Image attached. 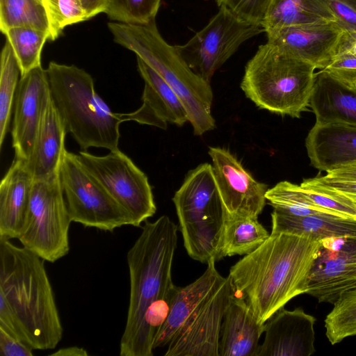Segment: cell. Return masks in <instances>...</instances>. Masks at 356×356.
Here are the masks:
<instances>
[{"label": "cell", "mask_w": 356, "mask_h": 356, "mask_svg": "<svg viewBox=\"0 0 356 356\" xmlns=\"http://www.w3.org/2000/svg\"><path fill=\"white\" fill-rule=\"evenodd\" d=\"M350 197V198L353 200V202H355V204H356V197Z\"/></svg>", "instance_id": "43"}, {"label": "cell", "mask_w": 356, "mask_h": 356, "mask_svg": "<svg viewBox=\"0 0 356 356\" xmlns=\"http://www.w3.org/2000/svg\"><path fill=\"white\" fill-rule=\"evenodd\" d=\"M3 34L12 46L21 76L41 66L42 47L47 40H50L48 31L29 26H15L8 29Z\"/></svg>", "instance_id": "28"}, {"label": "cell", "mask_w": 356, "mask_h": 356, "mask_svg": "<svg viewBox=\"0 0 356 356\" xmlns=\"http://www.w3.org/2000/svg\"><path fill=\"white\" fill-rule=\"evenodd\" d=\"M0 147L8 131L15 98L19 84L20 68L12 46L6 40L0 63Z\"/></svg>", "instance_id": "29"}, {"label": "cell", "mask_w": 356, "mask_h": 356, "mask_svg": "<svg viewBox=\"0 0 356 356\" xmlns=\"http://www.w3.org/2000/svg\"><path fill=\"white\" fill-rule=\"evenodd\" d=\"M178 226L162 216L145 221L142 232L127 254L130 279L127 316L120 343V355L130 356L147 309L177 291L172 266Z\"/></svg>", "instance_id": "3"}, {"label": "cell", "mask_w": 356, "mask_h": 356, "mask_svg": "<svg viewBox=\"0 0 356 356\" xmlns=\"http://www.w3.org/2000/svg\"><path fill=\"white\" fill-rule=\"evenodd\" d=\"M161 0H109L105 13L120 23L145 24L155 20Z\"/></svg>", "instance_id": "32"}, {"label": "cell", "mask_w": 356, "mask_h": 356, "mask_svg": "<svg viewBox=\"0 0 356 356\" xmlns=\"http://www.w3.org/2000/svg\"><path fill=\"white\" fill-rule=\"evenodd\" d=\"M50 355L55 356H86L88 353L85 349L78 346H72L59 349Z\"/></svg>", "instance_id": "42"}, {"label": "cell", "mask_w": 356, "mask_h": 356, "mask_svg": "<svg viewBox=\"0 0 356 356\" xmlns=\"http://www.w3.org/2000/svg\"><path fill=\"white\" fill-rule=\"evenodd\" d=\"M64 124L52 102L43 114L31 152L24 164L33 179L47 178L59 171L67 150Z\"/></svg>", "instance_id": "24"}, {"label": "cell", "mask_w": 356, "mask_h": 356, "mask_svg": "<svg viewBox=\"0 0 356 356\" xmlns=\"http://www.w3.org/2000/svg\"><path fill=\"white\" fill-rule=\"evenodd\" d=\"M33 181L23 161L15 159L0 184V240L19 238Z\"/></svg>", "instance_id": "23"}, {"label": "cell", "mask_w": 356, "mask_h": 356, "mask_svg": "<svg viewBox=\"0 0 356 356\" xmlns=\"http://www.w3.org/2000/svg\"><path fill=\"white\" fill-rule=\"evenodd\" d=\"M356 287V237L320 241L308 279L307 294L320 302L333 304Z\"/></svg>", "instance_id": "13"}, {"label": "cell", "mask_w": 356, "mask_h": 356, "mask_svg": "<svg viewBox=\"0 0 356 356\" xmlns=\"http://www.w3.org/2000/svg\"><path fill=\"white\" fill-rule=\"evenodd\" d=\"M263 32L261 26L220 6L205 26L186 43L175 47L193 72L210 83L214 73L245 41Z\"/></svg>", "instance_id": "10"}, {"label": "cell", "mask_w": 356, "mask_h": 356, "mask_svg": "<svg viewBox=\"0 0 356 356\" xmlns=\"http://www.w3.org/2000/svg\"><path fill=\"white\" fill-rule=\"evenodd\" d=\"M265 33L267 42L316 69L323 70L338 54L346 31L333 22L289 26Z\"/></svg>", "instance_id": "16"}, {"label": "cell", "mask_w": 356, "mask_h": 356, "mask_svg": "<svg viewBox=\"0 0 356 356\" xmlns=\"http://www.w3.org/2000/svg\"><path fill=\"white\" fill-rule=\"evenodd\" d=\"M44 261L0 240V327L33 350L55 348L63 332Z\"/></svg>", "instance_id": "1"}, {"label": "cell", "mask_w": 356, "mask_h": 356, "mask_svg": "<svg viewBox=\"0 0 356 356\" xmlns=\"http://www.w3.org/2000/svg\"><path fill=\"white\" fill-rule=\"evenodd\" d=\"M320 241L286 233H270L255 250L229 270L235 295L244 299L265 323L292 298L307 293L309 273Z\"/></svg>", "instance_id": "2"}, {"label": "cell", "mask_w": 356, "mask_h": 356, "mask_svg": "<svg viewBox=\"0 0 356 356\" xmlns=\"http://www.w3.org/2000/svg\"><path fill=\"white\" fill-rule=\"evenodd\" d=\"M51 100L46 70L39 66L21 76L14 102L11 131L15 159L25 161L29 156Z\"/></svg>", "instance_id": "15"}, {"label": "cell", "mask_w": 356, "mask_h": 356, "mask_svg": "<svg viewBox=\"0 0 356 356\" xmlns=\"http://www.w3.org/2000/svg\"><path fill=\"white\" fill-rule=\"evenodd\" d=\"M305 147L311 165L320 171L356 164V126L314 124Z\"/></svg>", "instance_id": "19"}, {"label": "cell", "mask_w": 356, "mask_h": 356, "mask_svg": "<svg viewBox=\"0 0 356 356\" xmlns=\"http://www.w3.org/2000/svg\"><path fill=\"white\" fill-rule=\"evenodd\" d=\"M309 106L315 115V124L356 126V90L324 70L315 73Z\"/></svg>", "instance_id": "22"}, {"label": "cell", "mask_w": 356, "mask_h": 356, "mask_svg": "<svg viewBox=\"0 0 356 356\" xmlns=\"http://www.w3.org/2000/svg\"><path fill=\"white\" fill-rule=\"evenodd\" d=\"M51 100L81 151L91 147L118 149L120 113L97 94L90 74L75 65L50 62L46 69Z\"/></svg>", "instance_id": "5"}, {"label": "cell", "mask_w": 356, "mask_h": 356, "mask_svg": "<svg viewBox=\"0 0 356 356\" xmlns=\"http://www.w3.org/2000/svg\"><path fill=\"white\" fill-rule=\"evenodd\" d=\"M323 70L346 86L356 90V56L348 52L339 53Z\"/></svg>", "instance_id": "35"}, {"label": "cell", "mask_w": 356, "mask_h": 356, "mask_svg": "<svg viewBox=\"0 0 356 356\" xmlns=\"http://www.w3.org/2000/svg\"><path fill=\"white\" fill-rule=\"evenodd\" d=\"M79 2L86 19L105 13L109 4V0H79Z\"/></svg>", "instance_id": "39"}, {"label": "cell", "mask_w": 356, "mask_h": 356, "mask_svg": "<svg viewBox=\"0 0 356 356\" xmlns=\"http://www.w3.org/2000/svg\"><path fill=\"white\" fill-rule=\"evenodd\" d=\"M315 70L266 42L247 63L241 88L259 108L298 118L309 105Z\"/></svg>", "instance_id": "6"}, {"label": "cell", "mask_w": 356, "mask_h": 356, "mask_svg": "<svg viewBox=\"0 0 356 356\" xmlns=\"http://www.w3.org/2000/svg\"><path fill=\"white\" fill-rule=\"evenodd\" d=\"M271 233H286L322 241L330 238L356 237V218L328 213L293 216L271 213Z\"/></svg>", "instance_id": "25"}, {"label": "cell", "mask_w": 356, "mask_h": 356, "mask_svg": "<svg viewBox=\"0 0 356 356\" xmlns=\"http://www.w3.org/2000/svg\"><path fill=\"white\" fill-rule=\"evenodd\" d=\"M59 177L72 222L105 232L134 226L130 214L86 170L77 154L65 151Z\"/></svg>", "instance_id": "9"}, {"label": "cell", "mask_w": 356, "mask_h": 356, "mask_svg": "<svg viewBox=\"0 0 356 356\" xmlns=\"http://www.w3.org/2000/svg\"><path fill=\"white\" fill-rule=\"evenodd\" d=\"M337 23L347 32L356 33V0H324Z\"/></svg>", "instance_id": "36"}, {"label": "cell", "mask_w": 356, "mask_h": 356, "mask_svg": "<svg viewBox=\"0 0 356 356\" xmlns=\"http://www.w3.org/2000/svg\"><path fill=\"white\" fill-rule=\"evenodd\" d=\"M305 183L332 190L348 197H356V181H340L325 178L324 176L305 179Z\"/></svg>", "instance_id": "38"}, {"label": "cell", "mask_w": 356, "mask_h": 356, "mask_svg": "<svg viewBox=\"0 0 356 356\" xmlns=\"http://www.w3.org/2000/svg\"><path fill=\"white\" fill-rule=\"evenodd\" d=\"M316 318L302 308L284 307L265 323V337L257 356H310L315 351Z\"/></svg>", "instance_id": "17"}, {"label": "cell", "mask_w": 356, "mask_h": 356, "mask_svg": "<svg viewBox=\"0 0 356 356\" xmlns=\"http://www.w3.org/2000/svg\"><path fill=\"white\" fill-rule=\"evenodd\" d=\"M172 201L188 256L203 264L222 259L219 244L225 210L212 165L202 163L191 170Z\"/></svg>", "instance_id": "7"}, {"label": "cell", "mask_w": 356, "mask_h": 356, "mask_svg": "<svg viewBox=\"0 0 356 356\" xmlns=\"http://www.w3.org/2000/svg\"><path fill=\"white\" fill-rule=\"evenodd\" d=\"M72 220L63 196L59 171L33 179L24 224L18 238L22 247L54 263L70 251Z\"/></svg>", "instance_id": "8"}, {"label": "cell", "mask_w": 356, "mask_h": 356, "mask_svg": "<svg viewBox=\"0 0 356 356\" xmlns=\"http://www.w3.org/2000/svg\"><path fill=\"white\" fill-rule=\"evenodd\" d=\"M348 52L356 56V33H347L346 31L341 40L338 54Z\"/></svg>", "instance_id": "41"}, {"label": "cell", "mask_w": 356, "mask_h": 356, "mask_svg": "<svg viewBox=\"0 0 356 356\" xmlns=\"http://www.w3.org/2000/svg\"><path fill=\"white\" fill-rule=\"evenodd\" d=\"M325 319L326 337L334 345L356 335V287L343 292Z\"/></svg>", "instance_id": "31"}, {"label": "cell", "mask_w": 356, "mask_h": 356, "mask_svg": "<svg viewBox=\"0 0 356 356\" xmlns=\"http://www.w3.org/2000/svg\"><path fill=\"white\" fill-rule=\"evenodd\" d=\"M270 236L256 217L225 214L220 238L221 258L248 254L259 248Z\"/></svg>", "instance_id": "27"}, {"label": "cell", "mask_w": 356, "mask_h": 356, "mask_svg": "<svg viewBox=\"0 0 356 356\" xmlns=\"http://www.w3.org/2000/svg\"><path fill=\"white\" fill-rule=\"evenodd\" d=\"M337 22L324 0H270L261 26L265 32L289 26Z\"/></svg>", "instance_id": "26"}, {"label": "cell", "mask_w": 356, "mask_h": 356, "mask_svg": "<svg viewBox=\"0 0 356 356\" xmlns=\"http://www.w3.org/2000/svg\"><path fill=\"white\" fill-rule=\"evenodd\" d=\"M211 259L204 273L191 284L177 287L168 316L154 341V348L168 346L187 319L207 301L224 281Z\"/></svg>", "instance_id": "20"}, {"label": "cell", "mask_w": 356, "mask_h": 356, "mask_svg": "<svg viewBox=\"0 0 356 356\" xmlns=\"http://www.w3.org/2000/svg\"><path fill=\"white\" fill-rule=\"evenodd\" d=\"M137 64L145 82L143 104L134 112L120 113L123 121L132 120L162 129H166L168 123L181 127L189 122L187 111L174 90L138 57Z\"/></svg>", "instance_id": "18"}, {"label": "cell", "mask_w": 356, "mask_h": 356, "mask_svg": "<svg viewBox=\"0 0 356 356\" xmlns=\"http://www.w3.org/2000/svg\"><path fill=\"white\" fill-rule=\"evenodd\" d=\"M219 7L224 6L241 19L261 26L270 0H215Z\"/></svg>", "instance_id": "34"}, {"label": "cell", "mask_w": 356, "mask_h": 356, "mask_svg": "<svg viewBox=\"0 0 356 356\" xmlns=\"http://www.w3.org/2000/svg\"><path fill=\"white\" fill-rule=\"evenodd\" d=\"M33 349L22 340L0 327V355L1 356H33Z\"/></svg>", "instance_id": "37"}, {"label": "cell", "mask_w": 356, "mask_h": 356, "mask_svg": "<svg viewBox=\"0 0 356 356\" xmlns=\"http://www.w3.org/2000/svg\"><path fill=\"white\" fill-rule=\"evenodd\" d=\"M327 179L340 181H356V164L343 166L326 172Z\"/></svg>", "instance_id": "40"}, {"label": "cell", "mask_w": 356, "mask_h": 356, "mask_svg": "<svg viewBox=\"0 0 356 356\" xmlns=\"http://www.w3.org/2000/svg\"><path fill=\"white\" fill-rule=\"evenodd\" d=\"M234 294L227 276L179 330L168 345L165 356H220L222 322Z\"/></svg>", "instance_id": "12"}, {"label": "cell", "mask_w": 356, "mask_h": 356, "mask_svg": "<svg viewBox=\"0 0 356 356\" xmlns=\"http://www.w3.org/2000/svg\"><path fill=\"white\" fill-rule=\"evenodd\" d=\"M78 158L86 170L130 214L134 227L156 211L152 187L147 175L118 149L105 156L81 151Z\"/></svg>", "instance_id": "11"}, {"label": "cell", "mask_w": 356, "mask_h": 356, "mask_svg": "<svg viewBox=\"0 0 356 356\" xmlns=\"http://www.w3.org/2000/svg\"><path fill=\"white\" fill-rule=\"evenodd\" d=\"M265 323H260L244 299L234 294L222 319L220 356H257Z\"/></svg>", "instance_id": "21"}, {"label": "cell", "mask_w": 356, "mask_h": 356, "mask_svg": "<svg viewBox=\"0 0 356 356\" xmlns=\"http://www.w3.org/2000/svg\"><path fill=\"white\" fill-rule=\"evenodd\" d=\"M208 153L225 214L258 218L266 204L267 186L257 181L229 150L210 147Z\"/></svg>", "instance_id": "14"}, {"label": "cell", "mask_w": 356, "mask_h": 356, "mask_svg": "<svg viewBox=\"0 0 356 356\" xmlns=\"http://www.w3.org/2000/svg\"><path fill=\"white\" fill-rule=\"evenodd\" d=\"M47 17L50 40H55L69 25L86 19L79 0H42Z\"/></svg>", "instance_id": "33"}, {"label": "cell", "mask_w": 356, "mask_h": 356, "mask_svg": "<svg viewBox=\"0 0 356 356\" xmlns=\"http://www.w3.org/2000/svg\"><path fill=\"white\" fill-rule=\"evenodd\" d=\"M15 26H29L49 33L42 0H0L1 31L3 33Z\"/></svg>", "instance_id": "30"}, {"label": "cell", "mask_w": 356, "mask_h": 356, "mask_svg": "<svg viewBox=\"0 0 356 356\" xmlns=\"http://www.w3.org/2000/svg\"><path fill=\"white\" fill-rule=\"evenodd\" d=\"M108 27L116 43L134 51L177 94L187 111L194 135L200 136L215 129L210 83L193 72L175 46L163 39L155 20L145 24L109 22Z\"/></svg>", "instance_id": "4"}]
</instances>
